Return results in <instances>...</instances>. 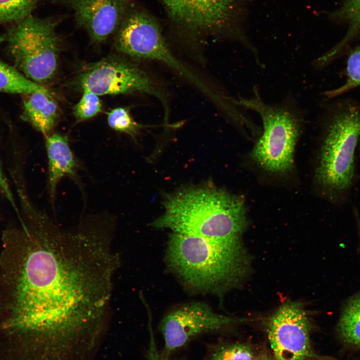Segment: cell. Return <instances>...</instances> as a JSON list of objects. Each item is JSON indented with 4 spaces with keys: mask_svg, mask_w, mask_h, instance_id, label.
<instances>
[{
    "mask_svg": "<svg viewBox=\"0 0 360 360\" xmlns=\"http://www.w3.org/2000/svg\"><path fill=\"white\" fill-rule=\"evenodd\" d=\"M114 256L94 231L72 230L42 212L6 229L0 250V332L53 346L100 329L108 308Z\"/></svg>",
    "mask_w": 360,
    "mask_h": 360,
    "instance_id": "6da1fadb",
    "label": "cell"
},
{
    "mask_svg": "<svg viewBox=\"0 0 360 360\" xmlns=\"http://www.w3.org/2000/svg\"><path fill=\"white\" fill-rule=\"evenodd\" d=\"M169 268L188 287L220 293L240 284L250 270L242 240L208 238L172 232L166 253Z\"/></svg>",
    "mask_w": 360,
    "mask_h": 360,
    "instance_id": "7a4b0ae2",
    "label": "cell"
},
{
    "mask_svg": "<svg viewBox=\"0 0 360 360\" xmlns=\"http://www.w3.org/2000/svg\"><path fill=\"white\" fill-rule=\"evenodd\" d=\"M152 226L202 238L242 240L248 221L243 198L212 186L182 189L166 197Z\"/></svg>",
    "mask_w": 360,
    "mask_h": 360,
    "instance_id": "3957f363",
    "label": "cell"
},
{
    "mask_svg": "<svg viewBox=\"0 0 360 360\" xmlns=\"http://www.w3.org/2000/svg\"><path fill=\"white\" fill-rule=\"evenodd\" d=\"M234 103L256 112L263 132L250 152L251 158L272 174H284L293 167L295 146L300 133L302 119L295 108L286 104L264 102L256 90L253 96L240 98Z\"/></svg>",
    "mask_w": 360,
    "mask_h": 360,
    "instance_id": "277c9868",
    "label": "cell"
},
{
    "mask_svg": "<svg viewBox=\"0 0 360 360\" xmlns=\"http://www.w3.org/2000/svg\"><path fill=\"white\" fill-rule=\"evenodd\" d=\"M56 24L52 20L29 15L16 22L6 34L16 66L39 84L52 79L57 70L60 39Z\"/></svg>",
    "mask_w": 360,
    "mask_h": 360,
    "instance_id": "5b68a950",
    "label": "cell"
},
{
    "mask_svg": "<svg viewBox=\"0 0 360 360\" xmlns=\"http://www.w3.org/2000/svg\"><path fill=\"white\" fill-rule=\"evenodd\" d=\"M360 138V113L354 107L336 114L326 130L316 176L328 192L350 188L354 176V153Z\"/></svg>",
    "mask_w": 360,
    "mask_h": 360,
    "instance_id": "8992f818",
    "label": "cell"
},
{
    "mask_svg": "<svg viewBox=\"0 0 360 360\" xmlns=\"http://www.w3.org/2000/svg\"><path fill=\"white\" fill-rule=\"evenodd\" d=\"M76 84L82 90H89L98 96L134 92L152 96L162 104L165 120L168 118L167 100L156 82L144 70L124 58L109 56L88 64L80 72Z\"/></svg>",
    "mask_w": 360,
    "mask_h": 360,
    "instance_id": "52a82bcc",
    "label": "cell"
},
{
    "mask_svg": "<svg viewBox=\"0 0 360 360\" xmlns=\"http://www.w3.org/2000/svg\"><path fill=\"white\" fill-rule=\"evenodd\" d=\"M124 48L125 54L128 56L164 64L188 80L218 106L223 103V96L216 92L174 55L158 24L152 16L142 18L130 26L125 34Z\"/></svg>",
    "mask_w": 360,
    "mask_h": 360,
    "instance_id": "ba28073f",
    "label": "cell"
},
{
    "mask_svg": "<svg viewBox=\"0 0 360 360\" xmlns=\"http://www.w3.org/2000/svg\"><path fill=\"white\" fill-rule=\"evenodd\" d=\"M310 324L300 302H287L272 314L268 336L276 360H306L312 356Z\"/></svg>",
    "mask_w": 360,
    "mask_h": 360,
    "instance_id": "9c48e42d",
    "label": "cell"
},
{
    "mask_svg": "<svg viewBox=\"0 0 360 360\" xmlns=\"http://www.w3.org/2000/svg\"><path fill=\"white\" fill-rule=\"evenodd\" d=\"M248 318L224 316L200 302L186 304L168 314L162 320L160 330L167 353L184 345L194 336L220 330Z\"/></svg>",
    "mask_w": 360,
    "mask_h": 360,
    "instance_id": "30bf717a",
    "label": "cell"
},
{
    "mask_svg": "<svg viewBox=\"0 0 360 360\" xmlns=\"http://www.w3.org/2000/svg\"><path fill=\"white\" fill-rule=\"evenodd\" d=\"M77 24L96 42L106 40L119 27L127 0H69Z\"/></svg>",
    "mask_w": 360,
    "mask_h": 360,
    "instance_id": "8fae6325",
    "label": "cell"
},
{
    "mask_svg": "<svg viewBox=\"0 0 360 360\" xmlns=\"http://www.w3.org/2000/svg\"><path fill=\"white\" fill-rule=\"evenodd\" d=\"M233 0H184L175 21L192 29L219 28L226 22Z\"/></svg>",
    "mask_w": 360,
    "mask_h": 360,
    "instance_id": "7c38bea8",
    "label": "cell"
},
{
    "mask_svg": "<svg viewBox=\"0 0 360 360\" xmlns=\"http://www.w3.org/2000/svg\"><path fill=\"white\" fill-rule=\"evenodd\" d=\"M45 145L48 158V186L52 202L57 186L65 176L76 177L78 164L68 137L59 133L46 136Z\"/></svg>",
    "mask_w": 360,
    "mask_h": 360,
    "instance_id": "4fadbf2b",
    "label": "cell"
},
{
    "mask_svg": "<svg viewBox=\"0 0 360 360\" xmlns=\"http://www.w3.org/2000/svg\"><path fill=\"white\" fill-rule=\"evenodd\" d=\"M24 118L38 131L46 134L56 125L58 108L50 92L24 94Z\"/></svg>",
    "mask_w": 360,
    "mask_h": 360,
    "instance_id": "5bb4252c",
    "label": "cell"
},
{
    "mask_svg": "<svg viewBox=\"0 0 360 360\" xmlns=\"http://www.w3.org/2000/svg\"><path fill=\"white\" fill-rule=\"evenodd\" d=\"M338 330L343 340L360 347V293L351 297L344 304Z\"/></svg>",
    "mask_w": 360,
    "mask_h": 360,
    "instance_id": "9a60e30c",
    "label": "cell"
},
{
    "mask_svg": "<svg viewBox=\"0 0 360 360\" xmlns=\"http://www.w3.org/2000/svg\"><path fill=\"white\" fill-rule=\"evenodd\" d=\"M0 92L26 94L36 92H50L13 67L0 61Z\"/></svg>",
    "mask_w": 360,
    "mask_h": 360,
    "instance_id": "2e32d148",
    "label": "cell"
},
{
    "mask_svg": "<svg viewBox=\"0 0 360 360\" xmlns=\"http://www.w3.org/2000/svg\"><path fill=\"white\" fill-rule=\"evenodd\" d=\"M333 18L346 22L349 24L348 34L340 46L329 52L330 56L336 53L352 36L360 33V0H346L342 5L332 14Z\"/></svg>",
    "mask_w": 360,
    "mask_h": 360,
    "instance_id": "e0dca14e",
    "label": "cell"
},
{
    "mask_svg": "<svg viewBox=\"0 0 360 360\" xmlns=\"http://www.w3.org/2000/svg\"><path fill=\"white\" fill-rule=\"evenodd\" d=\"M108 126L116 131L125 133L133 138L144 127L136 122L126 108H116L107 112Z\"/></svg>",
    "mask_w": 360,
    "mask_h": 360,
    "instance_id": "ac0fdd59",
    "label": "cell"
},
{
    "mask_svg": "<svg viewBox=\"0 0 360 360\" xmlns=\"http://www.w3.org/2000/svg\"><path fill=\"white\" fill-rule=\"evenodd\" d=\"M37 0H0V22H18L30 15Z\"/></svg>",
    "mask_w": 360,
    "mask_h": 360,
    "instance_id": "d6986e66",
    "label": "cell"
},
{
    "mask_svg": "<svg viewBox=\"0 0 360 360\" xmlns=\"http://www.w3.org/2000/svg\"><path fill=\"white\" fill-rule=\"evenodd\" d=\"M346 74L347 79L344 84L326 92L327 96H336L360 86V46L350 54L347 62Z\"/></svg>",
    "mask_w": 360,
    "mask_h": 360,
    "instance_id": "ffe728a7",
    "label": "cell"
},
{
    "mask_svg": "<svg viewBox=\"0 0 360 360\" xmlns=\"http://www.w3.org/2000/svg\"><path fill=\"white\" fill-rule=\"evenodd\" d=\"M79 102L73 108L74 114L78 121H84L101 112L102 104L98 96L88 90H84Z\"/></svg>",
    "mask_w": 360,
    "mask_h": 360,
    "instance_id": "44dd1931",
    "label": "cell"
},
{
    "mask_svg": "<svg viewBox=\"0 0 360 360\" xmlns=\"http://www.w3.org/2000/svg\"><path fill=\"white\" fill-rule=\"evenodd\" d=\"M254 357L251 348L244 344H234L216 350L209 360H252Z\"/></svg>",
    "mask_w": 360,
    "mask_h": 360,
    "instance_id": "7402d4cb",
    "label": "cell"
},
{
    "mask_svg": "<svg viewBox=\"0 0 360 360\" xmlns=\"http://www.w3.org/2000/svg\"><path fill=\"white\" fill-rule=\"evenodd\" d=\"M0 192L8 200L12 206L16 202L13 194L10 188L6 177L2 168V164L0 159Z\"/></svg>",
    "mask_w": 360,
    "mask_h": 360,
    "instance_id": "603a6c76",
    "label": "cell"
},
{
    "mask_svg": "<svg viewBox=\"0 0 360 360\" xmlns=\"http://www.w3.org/2000/svg\"><path fill=\"white\" fill-rule=\"evenodd\" d=\"M184 0H160L168 14L175 20Z\"/></svg>",
    "mask_w": 360,
    "mask_h": 360,
    "instance_id": "cb8c5ba5",
    "label": "cell"
},
{
    "mask_svg": "<svg viewBox=\"0 0 360 360\" xmlns=\"http://www.w3.org/2000/svg\"><path fill=\"white\" fill-rule=\"evenodd\" d=\"M150 331L149 348L148 350V360H168L160 354L156 348L153 334Z\"/></svg>",
    "mask_w": 360,
    "mask_h": 360,
    "instance_id": "d4e9b609",
    "label": "cell"
},
{
    "mask_svg": "<svg viewBox=\"0 0 360 360\" xmlns=\"http://www.w3.org/2000/svg\"><path fill=\"white\" fill-rule=\"evenodd\" d=\"M252 360H275L266 356H254Z\"/></svg>",
    "mask_w": 360,
    "mask_h": 360,
    "instance_id": "484cf974",
    "label": "cell"
},
{
    "mask_svg": "<svg viewBox=\"0 0 360 360\" xmlns=\"http://www.w3.org/2000/svg\"><path fill=\"white\" fill-rule=\"evenodd\" d=\"M6 40V34L0 35V44Z\"/></svg>",
    "mask_w": 360,
    "mask_h": 360,
    "instance_id": "4316f807",
    "label": "cell"
},
{
    "mask_svg": "<svg viewBox=\"0 0 360 360\" xmlns=\"http://www.w3.org/2000/svg\"><path fill=\"white\" fill-rule=\"evenodd\" d=\"M358 229H359V233H360V221L358 220Z\"/></svg>",
    "mask_w": 360,
    "mask_h": 360,
    "instance_id": "83f0119b",
    "label": "cell"
}]
</instances>
